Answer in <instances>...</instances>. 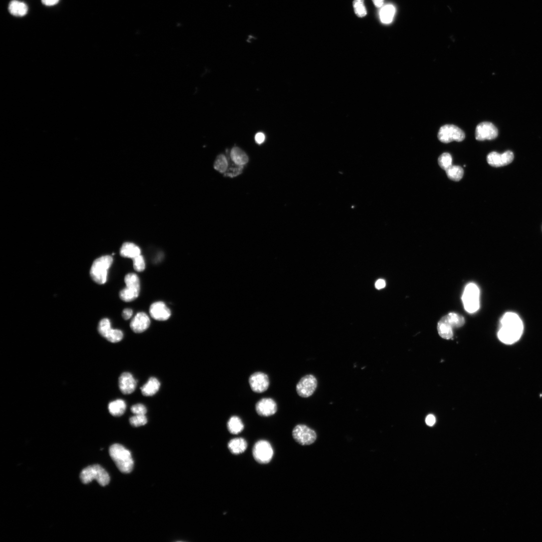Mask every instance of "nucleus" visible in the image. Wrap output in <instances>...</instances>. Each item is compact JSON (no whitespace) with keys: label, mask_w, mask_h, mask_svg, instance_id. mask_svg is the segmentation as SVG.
Here are the masks:
<instances>
[{"label":"nucleus","mask_w":542,"mask_h":542,"mask_svg":"<svg viewBox=\"0 0 542 542\" xmlns=\"http://www.w3.org/2000/svg\"><path fill=\"white\" fill-rule=\"evenodd\" d=\"M523 331V323L519 316L514 312H507L500 321L498 338L505 344L512 345L520 340Z\"/></svg>","instance_id":"1"},{"label":"nucleus","mask_w":542,"mask_h":542,"mask_svg":"<svg viewBox=\"0 0 542 542\" xmlns=\"http://www.w3.org/2000/svg\"><path fill=\"white\" fill-rule=\"evenodd\" d=\"M110 455L120 472L131 473L134 467V461L131 452L119 444L112 445L109 450Z\"/></svg>","instance_id":"2"},{"label":"nucleus","mask_w":542,"mask_h":542,"mask_svg":"<svg viewBox=\"0 0 542 542\" xmlns=\"http://www.w3.org/2000/svg\"><path fill=\"white\" fill-rule=\"evenodd\" d=\"M113 262V258L110 256H104L95 260L90 271L92 280L98 284H104L107 280L108 270Z\"/></svg>","instance_id":"3"},{"label":"nucleus","mask_w":542,"mask_h":542,"mask_svg":"<svg viewBox=\"0 0 542 542\" xmlns=\"http://www.w3.org/2000/svg\"><path fill=\"white\" fill-rule=\"evenodd\" d=\"M80 480L84 484L96 480L101 486L104 487L109 484L110 477L108 473L100 466L93 465L84 469L80 474Z\"/></svg>","instance_id":"4"},{"label":"nucleus","mask_w":542,"mask_h":542,"mask_svg":"<svg viewBox=\"0 0 542 542\" xmlns=\"http://www.w3.org/2000/svg\"><path fill=\"white\" fill-rule=\"evenodd\" d=\"M126 287L121 291L120 298L125 302L135 300L139 295L140 282L138 276L135 273H129L125 277Z\"/></svg>","instance_id":"5"},{"label":"nucleus","mask_w":542,"mask_h":542,"mask_svg":"<svg viewBox=\"0 0 542 542\" xmlns=\"http://www.w3.org/2000/svg\"><path fill=\"white\" fill-rule=\"evenodd\" d=\"M462 300L466 310L470 313H475L480 308V290L474 283H470L466 287Z\"/></svg>","instance_id":"6"},{"label":"nucleus","mask_w":542,"mask_h":542,"mask_svg":"<svg viewBox=\"0 0 542 542\" xmlns=\"http://www.w3.org/2000/svg\"><path fill=\"white\" fill-rule=\"evenodd\" d=\"M292 436L294 440L302 446L311 445L317 439L315 431L303 424L298 425L294 428Z\"/></svg>","instance_id":"7"},{"label":"nucleus","mask_w":542,"mask_h":542,"mask_svg":"<svg viewBox=\"0 0 542 542\" xmlns=\"http://www.w3.org/2000/svg\"><path fill=\"white\" fill-rule=\"evenodd\" d=\"M465 138V132L454 125H446L442 127L438 134L439 139L444 143L453 141L462 142Z\"/></svg>","instance_id":"8"},{"label":"nucleus","mask_w":542,"mask_h":542,"mask_svg":"<svg viewBox=\"0 0 542 542\" xmlns=\"http://www.w3.org/2000/svg\"><path fill=\"white\" fill-rule=\"evenodd\" d=\"M273 450L270 444L266 441H260L255 445L253 454L255 460L261 464L270 462L273 456Z\"/></svg>","instance_id":"9"},{"label":"nucleus","mask_w":542,"mask_h":542,"mask_svg":"<svg viewBox=\"0 0 542 542\" xmlns=\"http://www.w3.org/2000/svg\"><path fill=\"white\" fill-rule=\"evenodd\" d=\"M98 331L99 334L108 342L116 343L120 342L123 338V332L119 330L111 328V322L107 318H104L100 321Z\"/></svg>","instance_id":"10"},{"label":"nucleus","mask_w":542,"mask_h":542,"mask_svg":"<svg viewBox=\"0 0 542 542\" xmlns=\"http://www.w3.org/2000/svg\"><path fill=\"white\" fill-rule=\"evenodd\" d=\"M317 387V380L312 375H308L302 377L296 386V391L298 395L302 398H308L315 391Z\"/></svg>","instance_id":"11"},{"label":"nucleus","mask_w":542,"mask_h":542,"mask_svg":"<svg viewBox=\"0 0 542 542\" xmlns=\"http://www.w3.org/2000/svg\"><path fill=\"white\" fill-rule=\"evenodd\" d=\"M475 136L478 141L494 140L498 136V130L491 122H482L477 126Z\"/></svg>","instance_id":"12"},{"label":"nucleus","mask_w":542,"mask_h":542,"mask_svg":"<svg viewBox=\"0 0 542 542\" xmlns=\"http://www.w3.org/2000/svg\"><path fill=\"white\" fill-rule=\"evenodd\" d=\"M249 384L253 392L261 393L265 392L268 389L270 382L269 377L266 374L262 372H256L250 376Z\"/></svg>","instance_id":"13"},{"label":"nucleus","mask_w":542,"mask_h":542,"mask_svg":"<svg viewBox=\"0 0 542 542\" xmlns=\"http://www.w3.org/2000/svg\"><path fill=\"white\" fill-rule=\"evenodd\" d=\"M514 155L511 151L503 154L496 152L490 153L487 156V162L492 166L500 167L510 164L514 160Z\"/></svg>","instance_id":"14"},{"label":"nucleus","mask_w":542,"mask_h":542,"mask_svg":"<svg viewBox=\"0 0 542 542\" xmlns=\"http://www.w3.org/2000/svg\"><path fill=\"white\" fill-rule=\"evenodd\" d=\"M256 410L258 414L261 416H270L276 413L277 405L271 398H263L257 403Z\"/></svg>","instance_id":"15"},{"label":"nucleus","mask_w":542,"mask_h":542,"mask_svg":"<svg viewBox=\"0 0 542 542\" xmlns=\"http://www.w3.org/2000/svg\"><path fill=\"white\" fill-rule=\"evenodd\" d=\"M150 325V320L149 316L145 313L139 312L131 321L130 327L134 333L140 334L146 331Z\"/></svg>","instance_id":"16"},{"label":"nucleus","mask_w":542,"mask_h":542,"mask_svg":"<svg viewBox=\"0 0 542 542\" xmlns=\"http://www.w3.org/2000/svg\"><path fill=\"white\" fill-rule=\"evenodd\" d=\"M150 314L154 319L158 321L168 320L171 316V311L163 302H157L150 307Z\"/></svg>","instance_id":"17"},{"label":"nucleus","mask_w":542,"mask_h":542,"mask_svg":"<svg viewBox=\"0 0 542 542\" xmlns=\"http://www.w3.org/2000/svg\"><path fill=\"white\" fill-rule=\"evenodd\" d=\"M119 384L122 393L128 395L132 394L136 390L137 381L131 374L126 372L123 373L120 377Z\"/></svg>","instance_id":"18"},{"label":"nucleus","mask_w":542,"mask_h":542,"mask_svg":"<svg viewBox=\"0 0 542 542\" xmlns=\"http://www.w3.org/2000/svg\"><path fill=\"white\" fill-rule=\"evenodd\" d=\"M8 10L10 13L14 16L23 17L27 14L28 7L23 2L12 0L9 3Z\"/></svg>","instance_id":"19"},{"label":"nucleus","mask_w":542,"mask_h":542,"mask_svg":"<svg viewBox=\"0 0 542 542\" xmlns=\"http://www.w3.org/2000/svg\"><path fill=\"white\" fill-rule=\"evenodd\" d=\"M141 250L139 247L132 243H125L120 250V255L124 258L133 259L141 255Z\"/></svg>","instance_id":"20"},{"label":"nucleus","mask_w":542,"mask_h":542,"mask_svg":"<svg viewBox=\"0 0 542 542\" xmlns=\"http://www.w3.org/2000/svg\"><path fill=\"white\" fill-rule=\"evenodd\" d=\"M160 383L158 380L151 377L141 388L142 394L145 396H152L159 390Z\"/></svg>","instance_id":"21"},{"label":"nucleus","mask_w":542,"mask_h":542,"mask_svg":"<svg viewBox=\"0 0 542 542\" xmlns=\"http://www.w3.org/2000/svg\"><path fill=\"white\" fill-rule=\"evenodd\" d=\"M248 445L246 441L242 438L232 440L228 444L230 451L234 455H240L244 453L247 450Z\"/></svg>","instance_id":"22"},{"label":"nucleus","mask_w":542,"mask_h":542,"mask_svg":"<svg viewBox=\"0 0 542 542\" xmlns=\"http://www.w3.org/2000/svg\"><path fill=\"white\" fill-rule=\"evenodd\" d=\"M126 407L125 402L121 399L112 401L108 406V411L110 414L115 417L123 415L126 410Z\"/></svg>","instance_id":"23"},{"label":"nucleus","mask_w":542,"mask_h":542,"mask_svg":"<svg viewBox=\"0 0 542 542\" xmlns=\"http://www.w3.org/2000/svg\"><path fill=\"white\" fill-rule=\"evenodd\" d=\"M395 13L396 9L393 5L388 4L384 6L380 12L381 22L386 24H390L393 20Z\"/></svg>","instance_id":"24"},{"label":"nucleus","mask_w":542,"mask_h":542,"mask_svg":"<svg viewBox=\"0 0 542 542\" xmlns=\"http://www.w3.org/2000/svg\"><path fill=\"white\" fill-rule=\"evenodd\" d=\"M231 158L233 162L239 165L244 166L249 162V158L246 153L238 147L232 149Z\"/></svg>","instance_id":"25"},{"label":"nucleus","mask_w":542,"mask_h":542,"mask_svg":"<svg viewBox=\"0 0 542 542\" xmlns=\"http://www.w3.org/2000/svg\"><path fill=\"white\" fill-rule=\"evenodd\" d=\"M443 318L453 328L462 327L465 323V319L462 315L456 313H450Z\"/></svg>","instance_id":"26"},{"label":"nucleus","mask_w":542,"mask_h":542,"mask_svg":"<svg viewBox=\"0 0 542 542\" xmlns=\"http://www.w3.org/2000/svg\"><path fill=\"white\" fill-rule=\"evenodd\" d=\"M453 328L443 318L438 323V330L440 336L446 340H450L454 336Z\"/></svg>","instance_id":"27"},{"label":"nucleus","mask_w":542,"mask_h":542,"mask_svg":"<svg viewBox=\"0 0 542 542\" xmlns=\"http://www.w3.org/2000/svg\"><path fill=\"white\" fill-rule=\"evenodd\" d=\"M227 427L229 431L232 435H238L244 428V425L240 417L233 416L229 419Z\"/></svg>","instance_id":"28"},{"label":"nucleus","mask_w":542,"mask_h":542,"mask_svg":"<svg viewBox=\"0 0 542 542\" xmlns=\"http://www.w3.org/2000/svg\"><path fill=\"white\" fill-rule=\"evenodd\" d=\"M446 171L448 177L451 180L455 181H460L463 178L464 175V170L462 167L460 166L453 165Z\"/></svg>","instance_id":"29"},{"label":"nucleus","mask_w":542,"mask_h":542,"mask_svg":"<svg viewBox=\"0 0 542 542\" xmlns=\"http://www.w3.org/2000/svg\"><path fill=\"white\" fill-rule=\"evenodd\" d=\"M229 167V162L226 157L223 154L217 157L214 163V168L220 173H225Z\"/></svg>","instance_id":"30"},{"label":"nucleus","mask_w":542,"mask_h":542,"mask_svg":"<svg viewBox=\"0 0 542 542\" xmlns=\"http://www.w3.org/2000/svg\"><path fill=\"white\" fill-rule=\"evenodd\" d=\"M439 164L440 167L445 171L453 165V158L449 153H444L439 158Z\"/></svg>","instance_id":"31"},{"label":"nucleus","mask_w":542,"mask_h":542,"mask_svg":"<svg viewBox=\"0 0 542 542\" xmlns=\"http://www.w3.org/2000/svg\"><path fill=\"white\" fill-rule=\"evenodd\" d=\"M353 6L355 13L358 17H363L367 15V11L364 4V0H354Z\"/></svg>","instance_id":"32"},{"label":"nucleus","mask_w":542,"mask_h":542,"mask_svg":"<svg viewBox=\"0 0 542 542\" xmlns=\"http://www.w3.org/2000/svg\"><path fill=\"white\" fill-rule=\"evenodd\" d=\"M244 166L239 165L234 162V165L228 169L225 173L226 176L235 177L241 174L243 171Z\"/></svg>","instance_id":"33"},{"label":"nucleus","mask_w":542,"mask_h":542,"mask_svg":"<svg viewBox=\"0 0 542 542\" xmlns=\"http://www.w3.org/2000/svg\"><path fill=\"white\" fill-rule=\"evenodd\" d=\"M148 422L145 415H135L130 419V423L134 427H140L145 425Z\"/></svg>","instance_id":"34"},{"label":"nucleus","mask_w":542,"mask_h":542,"mask_svg":"<svg viewBox=\"0 0 542 542\" xmlns=\"http://www.w3.org/2000/svg\"><path fill=\"white\" fill-rule=\"evenodd\" d=\"M134 269L139 272L143 271L145 269V262L143 257L140 255L133 259Z\"/></svg>","instance_id":"35"},{"label":"nucleus","mask_w":542,"mask_h":542,"mask_svg":"<svg viewBox=\"0 0 542 542\" xmlns=\"http://www.w3.org/2000/svg\"><path fill=\"white\" fill-rule=\"evenodd\" d=\"M131 410L135 415H145L147 413L146 407L142 404H137L133 405Z\"/></svg>","instance_id":"36"},{"label":"nucleus","mask_w":542,"mask_h":542,"mask_svg":"<svg viewBox=\"0 0 542 542\" xmlns=\"http://www.w3.org/2000/svg\"><path fill=\"white\" fill-rule=\"evenodd\" d=\"M265 135L262 132L257 133L255 136V141L256 143L259 145L263 143L265 140Z\"/></svg>","instance_id":"37"},{"label":"nucleus","mask_w":542,"mask_h":542,"mask_svg":"<svg viewBox=\"0 0 542 542\" xmlns=\"http://www.w3.org/2000/svg\"><path fill=\"white\" fill-rule=\"evenodd\" d=\"M436 422V419L435 416L433 415H429L426 419V423L427 425L429 426H432L435 424Z\"/></svg>","instance_id":"38"},{"label":"nucleus","mask_w":542,"mask_h":542,"mask_svg":"<svg viewBox=\"0 0 542 542\" xmlns=\"http://www.w3.org/2000/svg\"><path fill=\"white\" fill-rule=\"evenodd\" d=\"M133 315V310L129 308L125 309L122 312V316L125 320H128Z\"/></svg>","instance_id":"39"},{"label":"nucleus","mask_w":542,"mask_h":542,"mask_svg":"<svg viewBox=\"0 0 542 542\" xmlns=\"http://www.w3.org/2000/svg\"><path fill=\"white\" fill-rule=\"evenodd\" d=\"M59 0H41L42 4L47 6H52L57 4Z\"/></svg>","instance_id":"40"},{"label":"nucleus","mask_w":542,"mask_h":542,"mask_svg":"<svg viewBox=\"0 0 542 542\" xmlns=\"http://www.w3.org/2000/svg\"><path fill=\"white\" fill-rule=\"evenodd\" d=\"M385 286H386V282H385V280H384L383 279L378 280L376 282V283L375 284L376 288L377 289H379V290L385 288Z\"/></svg>","instance_id":"41"},{"label":"nucleus","mask_w":542,"mask_h":542,"mask_svg":"<svg viewBox=\"0 0 542 542\" xmlns=\"http://www.w3.org/2000/svg\"><path fill=\"white\" fill-rule=\"evenodd\" d=\"M373 2L377 7L381 8L384 4V0H373Z\"/></svg>","instance_id":"42"}]
</instances>
